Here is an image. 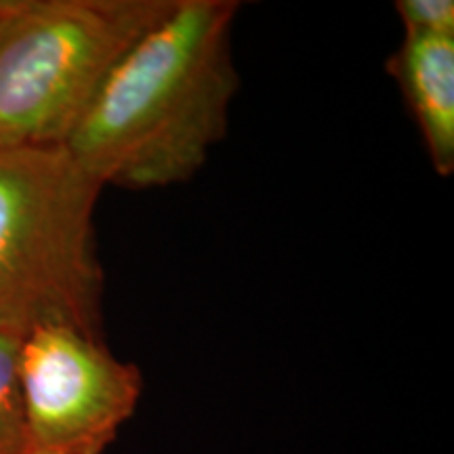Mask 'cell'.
<instances>
[{
    "label": "cell",
    "instance_id": "7",
    "mask_svg": "<svg viewBox=\"0 0 454 454\" xmlns=\"http://www.w3.org/2000/svg\"><path fill=\"white\" fill-rule=\"evenodd\" d=\"M404 34H454L452 0H397Z\"/></svg>",
    "mask_w": 454,
    "mask_h": 454
},
{
    "label": "cell",
    "instance_id": "2",
    "mask_svg": "<svg viewBox=\"0 0 454 454\" xmlns=\"http://www.w3.org/2000/svg\"><path fill=\"white\" fill-rule=\"evenodd\" d=\"M101 190L66 147H0V331L66 322L101 334Z\"/></svg>",
    "mask_w": 454,
    "mask_h": 454
},
{
    "label": "cell",
    "instance_id": "1",
    "mask_svg": "<svg viewBox=\"0 0 454 454\" xmlns=\"http://www.w3.org/2000/svg\"><path fill=\"white\" fill-rule=\"evenodd\" d=\"M236 0H175L121 57L66 150L101 187L156 190L190 181L227 135L240 87Z\"/></svg>",
    "mask_w": 454,
    "mask_h": 454
},
{
    "label": "cell",
    "instance_id": "4",
    "mask_svg": "<svg viewBox=\"0 0 454 454\" xmlns=\"http://www.w3.org/2000/svg\"><path fill=\"white\" fill-rule=\"evenodd\" d=\"M26 454H104L137 411L144 374L101 334L43 322L17 356Z\"/></svg>",
    "mask_w": 454,
    "mask_h": 454
},
{
    "label": "cell",
    "instance_id": "3",
    "mask_svg": "<svg viewBox=\"0 0 454 454\" xmlns=\"http://www.w3.org/2000/svg\"><path fill=\"white\" fill-rule=\"evenodd\" d=\"M175 0H0V147H64Z\"/></svg>",
    "mask_w": 454,
    "mask_h": 454
},
{
    "label": "cell",
    "instance_id": "5",
    "mask_svg": "<svg viewBox=\"0 0 454 454\" xmlns=\"http://www.w3.org/2000/svg\"><path fill=\"white\" fill-rule=\"evenodd\" d=\"M387 72L404 95L431 167L454 173V34H404L387 59Z\"/></svg>",
    "mask_w": 454,
    "mask_h": 454
},
{
    "label": "cell",
    "instance_id": "6",
    "mask_svg": "<svg viewBox=\"0 0 454 454\" xmlns=\"http://www.w3.org/2000/svg\"><path fill=\"white\" fill-rule=\"evenodd\" d=\"M21 334L0 331V454H26L17 356Z\"/></svg>",
    "mask_w": 454,
    "mask_h": 454
}]
</instances>
